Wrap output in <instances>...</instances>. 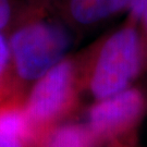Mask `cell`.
Wrapping results in <instances>:
<instances>
[{
	"label": "cell",
	"instance_id": "cell-6",
	"mask_svg": "<svg viewBox=\"0 0 147 147\" xmlns=\"http://www.w3.org/2000/svg\"><path fill=\"white\" fill-rule=\"evenodd\" d=\"M48 147H87V135L78 125H64L53 134Z\"/></svg>",
	"mask_w": 147,
	"mask_h": 147
},
{
	"label": "cell",
	"instance_id": "cell-2",
	"mask_svg": "<svg viewBox=\"0 0 147 147\" xmlns=\"http://www.w3.org/2000/svg\"><path fill=\"white\" fill-rule=\"evenodd\" d=\"M143 62V45L133 26L121 27L102 42L90 76L89 88L101 99L130 87Z\"/></svg>",
	"mask_w": 147,
	"mask_h": 147
},
{
	"label": "cell",
	"instance_id": "cell-9",
	"mask_svg": "<svg viewBox=\"0 0 147 147\" xmlns=\"http://www.w3.org/2000/svg\"><path fill=\"white\" fill-rule=\"evenodd\" d=\"M13 9L11 0H0V31L9 27L12 20Z\"/></svg>",
	"mask_w": 147,
	"mask_h": 147
},
{
	"label": "cell",
	"instance_id": "cell-10",
	"mask_svg": "<svg viewBox=\"0 0 147 147\" xmlns=\"http://www.w3.org/2000/svg\"><path fill=\"white\" fill-rule=\"evenodd\" d=\"M146 8L147 0H131L127 10L133 20H140Z\"/></svg>",
	"mask_w": 147,
	"mask_h": 147
},
{
	"label": "cell",
	"instance_id": "cell-1",
	"mask_svg": "<svg viewBox=\"0 0 147 147\" xmlns=\"http://www.w3.org/2000/svg\"><path fill=\"white\" fill-rule=\"evenodd\" d=\"M9 46L19 76L35 81L64 59L71 46V35L55 20L33 19L12 32Z\"/></svg>",
	"mask_w": 147,
	"mask_h": 147
},
{
	"label": "cell",
	"instance_id": "cell-12",
	"mask_svg": "<svg viewBox=\"0 0 147 147\" xmlns=\"http://www.w3.org/2000/svg\"><path fill=\"white\" fill-rule=\"evenodd\" d=\"M143 23V26H144V30H145V33L147 34V8L145 9V11L143 12L142 16H141V19H140Z\"/></svg>",
	"mask_w": 147,
	"mask_h": 147
},
{
	"label": "cell",
	"instance_id": "cell-11",
	"mask_svg": "<svg viewBox=\"0 0 147 147\" xmlns=\"http://www.w3.org/2000/svg\"><path fill=\"white\" fill-rule=\"evenodd\" d=\"M0 147H22L21 140L0 132Z\"/></svg>",
	"mask_w": 147,
	"mask_h": 147
},
{
	"label": "cell",
	"instance_id": "cell-5",
	"mask_svg": "<svg viewBox=\"0 0 147 147\" xmlns=\"http://www.w3.org/2000/svg\"><path fill=\"white\" fill-rule=\"evenodd\" d=\"M131 0H67L71 20L81 26H94L129 9Z\"/></svg>",
	"mask_w": 147,
	"mask_h": 147
},
{
	"label": "cell",
	"instance_id": "cell-8",
	"mask_svg": "<svg viewBox=\"0 0 147 147\" xmlns=\"http://www.w3.org/2000/svg\"><path fill=\"white\" fill-rule=\"evenodd\" d=\"M10 61L11 53L9 38L5 35L3 31H0V75L5 72Z\"/></svg>",
	"mask_w": 147,
	"mask_h": 147
},
{
	"label": "cell",
	"instance_id": "cell-3",
	"mask_svg": "<svg viewBox=\"0 0 147 147\" xmlns=\"http://www.w3.org/2000/svg\"><path fill=\"white\" fill-rule=\"evenodd\" d=\"M73 76V64L63 59L35 80L27 100L28 116L37 121L48 120L56 116L71 95Z\"/></svg>",
	"mask_w": 147,
	"mask_h": 147
},
{
	"label": "cell",
	"instance_id": "cell-4",
	"mask_svg": "<svg viewBox=\"0 0 147 147\" xmlns=\"http://www.w3.org/2000/svg\"><path fill=\"white\" fill-rule=\"evenodd\" d=\"M97 100L89 110V124L99 134L115 133L130 125L144 108L143 94L131 87Z\"/></svg>",
	"mask_w": 147,
	"mask_h": 147
},
{
	"label": "cell",
	"instance_id": "cell-7",
	"mask_svg": "<svg viewBox=\"0 0 147 147\" xmlns=\"http://www.w3.org/2000/svg\"><path fill=\"white\" fill-rule=\"evenodd\" d=\"M27 131V119L22 112L5 110L0 112V132L21 140Z\"/></svg>",
	"mask_w": 147,
	"mask_h": 147
}]
</instances>
